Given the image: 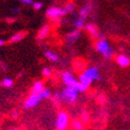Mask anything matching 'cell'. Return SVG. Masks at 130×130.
<instances>
[{
  "mask_svg": "<svg viewBox=\"0 0 130 130\" xmlns=\"http://www.w3.org/2000/svg\"><path fill=\"white\" fill-rule=\"evenodd\" d=\"M66 11L63 6H50L45 11V17L51 20H57L66 16Z\"/></svg>",
  "mask_w": 130,
  "mask_h": 130,
  "instance_id": "8992f818",
  "label": "cell"
},
{
  "mask_svg": "<svg viewBox=\"0 0 130 130\" xmlns=\"http://www.w3.org/2000/svg\"><path fill=\"white\" fill-rule=\"evenodd\" d=\"M13 86H14V79L12 77L5 76L0 80V87H2L4 89H11L13 88Z\"/></svg>",
  "mask_w": 130,
  "mask_h": 130,
  "instance_id": "e0dca14e",
  "label": "cell"
},
{
  "mask_svg": "<svg viewBox=\"0 0 130 130\" xmlns=\"http://www.w3.org/2000/svg\"><path fill=\"white\" fill-rule=\"evenodd\" d=\"M25 36H27V32H23V31H20V32H17V33H14L10 38H9V42L10 43H17V42H20L22 41Z\"/></svg>",
  "mask_w": 130,
  "mask_h": 130,
  "instance_id": "9a60e30c",
  "label": "cell"
},
{
  "mask_svg": "<svg viewBox=\"0 0 130 130\" xmlns=\"http://www.w3.org/2000/svg\"><path fill=\"white\" fill-rule=\"evenodd\" d=\"M12 12L14 13V14H17V13H19V8L18 6H14V8L12 9Z\"/></svg>",
  "mask_w": 130,
  "mask_h": 130,
  "instance_id": "f1b7e54d",
  "label": "cell"
},
{
  "mask_svg": "<svg viewBox=\"0 0 130 130\" xmlns=\"http://www.w3.org/2000/svg\"><path fill=\"white\" fill-rule=\"evenodd\" d=\"M94 48H95V51L97 52V53L103 56L104 59L110 60V59H112V58H113L114 49L111 47V44H110L109 40L107 39L106 37L96 39L95 44H94Z\"/></svg>",
  "mask_w": 130,
  "mask_h": 130,
  "instance_id": "7a4b0ae2",
  "label": "cell"
},
{
  "mask_svg": "<svg viewBox=\"0 0 130 130\" xmlns=\"http://www.w3.org/2000/svg\"><path fill=\"white\" fill-rule=\"evenodd\" d=\"M115 62L120 68H128L130 66V56L127 54H118L115 56Z\"/></svg>",
  "mask_w": 130,
  "mask_h": 130,
  "instance_id": "8fae6325",
  "label": "cell"
},
{
  "mask_svg": "<svg viewBox=\"0 0 130 130\" xmlns=\"http://www.w3.org/2000/svg\"><path fill=\"white\" fill-rule=\"evenodd\" d=\"M43 54H44V57L51 62H54V63H57L60 61V56L58 55V53H56L55 51L53 50H44L43 51Z\"/></svg>",
  "mask_w": 130,
  "mask_h": 130,
  "instance_id": "4fadbf2b",
  "label": "cell"
},
{
  "mask_svg": "<svg viewBox=\"0 0 130 130\" xmlns=\"http://www.w3.org/2000/svg\"><path fill=\"white\" fill-rule=\"evenodd\" d=\"M60 78H61L62 84L66 87H75L77 82H78V79H77V77L74 75V73H72L69 70L61 71Z\"/></svg>",
  "mask_w": 130,
  "mask_h": 130,
  "instance_id": "52a82bcc",
  "label": "cell"
},
{
  "mask_svg": "<svg viewBox=\"0 0 130 130\" xmlns=\"http://www.w3.org/2000/svg\"><path fill=\"white\" fill-rule=\"evenodd\" d=\"M85 31L87 32V34L91 37L93 38V39H99V38H104L105 37V34L102 33L100 31V29L97 28V25L94 24V23H86L85 27H84Z\"/></svg>",
  "mask_w": 130,
  "mask_h": 130,
  "instance_id": "9c48e42d",
  "label": "cell"
},
{
  "mask_svg": "<svg viewBox=\"0 0 130 130\" xmlns=\"http://www.w3.org/2000/svg\"><path fill=\"white\" fill-rule=\"evenodd\" d=\"M82 36V31L79 29H73L64 35V42L68 45H73L79 40Z\"/></svg>",
  "mask_w": 130,
  "mask_h": 130,
  "instance_id": "30bf717a",
  "label": "cell"
},
{
  "mask_svg": "<svg viewBox=\"0 0 130 130\" xmlns=\"http://www.w3.org/2000/svg\"><path fill=\"white\" fill-rule=\"evenodd\" d=\"M0 70H2L3 72H5V71H8V66L2 61V60H0Z\"/></svg>",
  "mask_w": 130,
  "mask_h": 130,
  "instance_id": "4316f807",
  "label": "cell"
},
{
  "mask_svg": "<svg viewBox=\"0 0 130 130\" xmlns=\"http://www.w3.org/2000/svg\"><path fill=\"white\" fill-rule=\"evenodd\" d=\"M79 119H80L84 123H85V124H88V123L90 122V114H89V112L87 111V110H85V109L82 110Z\"/></svg>",
  "mask_w": 130,
  "mask_h": 130,
  "instance_id": "44dd1931",
  "label": "cell"
},
{
  "mask_svg": "<svg viewBox=\"0 0 130 130\" xmlns=\"http://www.w3.org/2000/svg\"><path fill=\"white\" fill-rule=\"evenodd\" d=\"M5 130H21V129L18 128V127H9V128H6Z\"/></svg>",
  "mask_w": 130,
  "mask_h": 130,
  "instance_id": "f546056e",
  "label": "cell"
},
{
  "mask_svg": "<svg viewBox=\"0 0 130 130\" xmlns=\"http://www.w3.org/2000/svg\"><path fill=\"white\" fill-rule=\"evenodd\" d=\"M92 10H93V6L91 3H86L83 6H80L76 17L74 19H72V21H71V23L73 24V27L75 29H79V30L84 29V27H85V24H86L87 18L91 14Z\"/></svg>",
  "mask_w": 130,
  "mask_h": 130,
  "instance_id": "3957f363",
  "label": "cell"
},
{
  "mask_svg": "<svg viewBox=\"0 0 130 130\" xmlns=\"http://www.w3.org/2000/svg\"><path fill=\"white\" fill-rule=\"evenodd\" d=\"M31 6L33 8L34 11H40V10L43 8V4H42L41 1H34L33 4H32Z\"/></svg>",
  "mask_w": 130,
  "mask_h": 130,
  "instance_id": "cb8c5ba5",
  "label": "cell"
},
{
  "mask_svg": "<svg viewBox=\"0 0 130 130\" xmlns=\"http://www.w3.org/2000/svg\"><path fill=\"white\" fill-rule=\"evenodd\" d=\"M51 33V25L49 23H44L42 27L39 29L37 33V39L38 40H44L45 38H48Z\"/></svg>",
  "mask_w": 130,
  "mask_h": 130,
  "instance_id": "7c38bea8",
  "label": "cell"
},
{
  "mask_svg": "<svg viewBox=\"0 0 130 130\" xmlns=\"http://www.w3.org/2000/svg\"><path fill=\"white\" fill-rule=\"evenodd\" d=\"M78 83H80L82 85H84L85 87H87L88 89L90 88V86L92 85L94 82H99L103 79V76L101 74L100 68L96 66H89L87 68H85V70L82 71L80 74L77 77Z\"/></svg>",
  "mask_w": 130,
  "mask_h": 130,
  "instance_id": "6da1fadb",
  "label": "cell"
},
{
  "mask_svg": "<svg viewBox=\"0 0 130 130\" xmlns=\"http://www.w3.org/2000/svg\"><path fill=\"white\" fill-rule=\"evenodd\" d=\"M44 88H45V85H44V83L42 80H40V79L35 80L33 83V85H32V87H31V93L39 94L44 90Z\"/></svg>",
  "mask_w": 130,
  "mask_h": 130,
  "instance_id": "5bb4252c",
  "label": "cell"
},
{
  "mask_svg": "<svg viewBox=\"0 0 130 130\" xmlns=\"http://www.w3.org/2000/svg\"><path fill=\"white\" fill-rule=\"evenodd\" d=\"M64 11H66V14H74L76 11V4L74 2H67L64 4Z\"/></svg>",
  "mask_w": 130,
  "mask_h": 130,
  "instance_id": "ac0fdd59",
  "label": "cell"
},
{
  "mask_svg": "<svg viewBox=\"0 0 130 130\" xmlns=\"http://www.w3.org/2000/svg\"><path fill=\"white\" fill-rule=\"evenodd\" d=\"M71 125V116L66 110H60L55 119V130H68Z\"/></svg>",
  "mask_w": 130,
  "mask_h": 130,
  "instance_id": "5b68a950",
  "label": "cell"
},
{
  "mask_svg": "<svg viewBox=\"0 0 130 130\" xmlns=\"http://www.w3.org/2000/svg\"><path fill=\"white\" fill-rule=\"evenodd\" d=\"M70 127L72 128V130H85L86 124L80 119H73V120H71Z\"/></svg>",
  "mask_w": 130,
  "mask_h": 130,
  "instance_id": "2e32d148",
  "label": "cell"
},
{
  "mask_svg": "<svg viewBox=\"0 0 130 130\" xmlns=\"http://www.w3.org/2000/svg\"><path fill=\"white\" fill-rule=\"evenodd\" d=\"M6 42H8V40L3 39V38H0V48H1V47H4V45L6 44Z\"/></svg>",
  "mask_w": 130,
  "mask_h": 130,
  "instance_id": "83f0119b",
  "label": "cell"
},
{
  "mask_svg": "<svg viewBox=\"0 0 130 130\" xmlns=\"http://www.w3.org/2000/svg\"><path fill=\"white\" fill-rule=\"evenodd\" d=\"M60 92L61 102L67 105H74L78 101L79 92L75 87H64Z\"/></svg>",
  "mask_w": 130,
  "mask_h": 130,
  "instance_id": "277c9868",
  "label": "cell"
},
{
  "mask_svg": "<svg viewBox=\"0 0 130 130\" xmlns=\"http://www.w3.org/2000/svg\"><path fill=\"white\" fill-rule=\"evenodd\" d=\"M18 1L22 4H25V5H32L34 2V0H18Z\"/></svg>",
  "mask_w": 130,
  "mask_h": 130,
  "instance_id": "484cf974",
  "label": "cell"
},
{
  "mask_svg": "<svg viewBox=\"0 0 130 130\" xmlns=\"http://www.w3.org/2000/svg\"><path fill=\"white\" fill-rule=\"evenodd\" d=\"M75 68H76V70H78V71H84L85 68H86V64L83 60H76L75 61Z\"/></svg>",
  "mask_w": 130,
  "mask_h": 130,
  "instance_id": "603a6c76",
  "label": "cell"
},
{
  "mask_svg": "<svg viewBox=\"0 0 130 130\" xmlns=\"http://www.w3.org/2000/svg\"><path fill=\"white\" fill-rule=\"evenodd\" d=\"M18 116H19V111L18 110H13V111L11 112V119L16 120V119H18Z\"/></svg>",
  "mask_w": 130,
  "mask_h": 130,
  "instance_id": "d4e9b609",
  "label": "cell"
},
{
  "mask_svg": "<svg viewBox=\"0 0 130 130\" xmlns=\"http://www.w3.org/2000/svg\"><path fill=\"white\" fill-rule=\"evenodd\" d=\"M39 96H40V99L42 101H45V100H49L52 97V92H51V90L48 89V88H44V90L42 91L41 93H39Z\"/></svg>",
  "mask_w": 130,
  "mask_h": 130,
  "instance_id": "ffe728a7",
  "label": "cell"
},
{
  "mask_svg": "<svg viewBox=\"0 0 130 130\" xmlns=\"http://www.w3.org/2000/svg\"><path fill=\"white\" fill-rule=\"evenodd\" d=\"M51 99H52V101H53V103L56 104V105H59L60 103H62V102H61V97H60V92H59V91H56L55 93L52 94Z\"/></svg>",
  "mask_w": 130,
  "mask_h": 130,
  "instance_id": "7402d4cb",
  "label": "cell"
},
{
  "mask_svg": "<svg viewBox=\"0 0 130 130\" xmlns=\"http://www.w3.org/2000/svg\"><path fill=\"white\" fill-rule=\"evenodd\" d=\"M42 100L40 99L39 94H34V93H30V95L23 101V108L25 110H32L36 108L38 105L40 104Z\"/></svg>",
  "mask_w": 130,
  "mask_h": 130,
  "instance_id": "ba28073f",
  "label": "cell"
},
{
  "mask_svg": "<svg viewBox=\"0 0 130 130\" xmlns=\"http://www.w3.org/2000/svg\"><path fill=\"white\" fill-rule=\"evenodd\" d=\"M41 75L43 77H45V78H50V77L53 75V70L50 67H43L41 69Z\"/></svg>",
  "mask_w": 130,
  "mask_h": 130,
  "instance_id": "d6986e66",
  "label": "cell"
}]
</instances>
